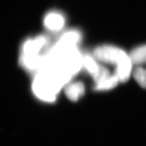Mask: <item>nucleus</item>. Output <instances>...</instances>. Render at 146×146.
<instances>
[{"mask_svg": "<svg viewBox=\"0 0 146 146\" xmlns=\"http://www.w3.org/2000/svg\"><path fill=\"white\" fill-rule=\"evenodd\" d=\"M129 54L133 65L139 66L146 64V45H140L135 47Z\"/></svg>", "mask_w": 146, "mask_h": 146, "instance_id": "6", "label": "nucleus"}, {"mask_svg": "<svg viewBox=\"0 0 146 146\" xmlns=\"http://www.w3.org/2000/svg\"><path fill=\"white\" fill-rule=\"evenodd\" d=\"M133 76L137 83L141 87L146 89V69L137 66L133 71Z\"/></svg>", "mask_w": 146, "mask_h": 146, "instance_id": "7", "label": "nucleus"}, {"mask_svg": "<svg viewBox=\"0 0 146 146\" xmlns=\"http://www.w3.org/2000/svg\"><path fill=\"white\" fill-rule=\"evenodd\" d=\"M50 47V39L45 35L29 38L22 44L20 64L25 70L35 74L44 66Z\"/></svg>", "mask_w": 146, "mask_h": 146, "instance_id": "1", "label": "nucleus"}, {"mask_svg": "<svg viewBox=\"0 0 146 146\" xmlns=\"http://www.w3.org/2000/svg\"><path fill=\"white\" fill-rule=\"evenodd\" d=\"M64 85L46 69L34 74L32 91L36 98L42 102L51 103L57 99L58 96Z\"/></svg>", "mask_w": 146, "mask_h": 146, "instance_id": "3", "label": "nucleus"}, {"mask_svg": "<svg viewBox=\"0 0 146 146\" xmlns=\"http://www.w3.org/2000/svg\"><path fill=\"white\" fill-rule=\"evenodd\" d=\"M64 92L69 100L76 102L85 94V86L81 81H71L65 86Z\"/></svg>", "mask_w": 146, "mask_h": 146, "instance_id": "5", "label": "nucleus"}, {"mask_svg": "<svg viewBox=\"0 0 146 146\" xmlns=\"http://www.w3.org/2000/svg\"><path fill=\"white\" fill-rule=\"evenodd\" d=\"M65 25V16L59 11H50L43 18V26L48 31L52 33L62 31Z\"/></svg>", "mask_w": 146, "mask_h": 146, "instance_id": "4", "label": "nucleus"}, {"mask_svg": "<svg viewBox=\"0 0 146 146\" xmlns=\"http://www.w3.org/2000/svg\"><path fill=\"white\" fill-rule=\"evenodd\" d=\"M93 56L99 62L114 66V74L120 83L127 82L133 74V64L130 54L112 45H102L97 47Z\"/></svg>", "mask_w": 146, "mask_h": 146, "instance_id": "2", "label": "nucleus"}]
</instances>
